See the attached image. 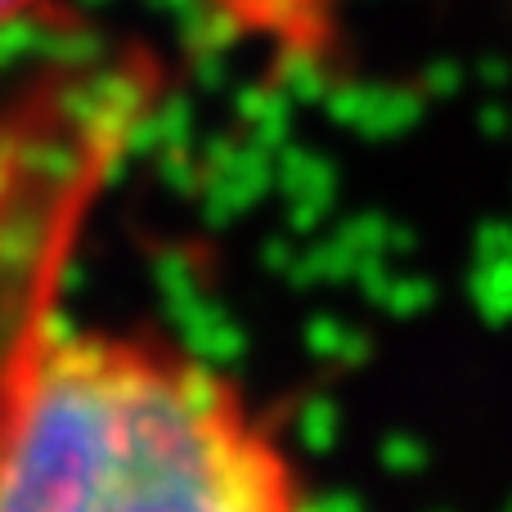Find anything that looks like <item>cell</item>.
I'll return each mask as SVG.
<instances>
[{
  "label": "cell",
  "instance_id": "obj_1",
  "mask_svg": "<svg viewBox=\"0 0 512 512\" xmlns=\"http://www.w3.org/2000/svg\"><path fill=\"white\" fill-rule=\"evenodd\" d=\"M0 512H310L234 373L149 328L32 319L0 360Z\"/></svg>",
  "mask_w": 512,
  "mask_h": 512
},
{
  "label": "cell",
  "instance_id": "obj_2",
  "mask_svg": "<svg viewBox=\"0 0 512 512\" xmlns=\"http://www.w3.org/2000/svg\"><path fill=\"white\" fill-rule=\"evenodd\" d=\"M45 0H0V32L5 27H14V23H23L27 14H36Z\"/></svg>",
  "mask_w": 512,
  "mask_h": 512
}]
</instances>
